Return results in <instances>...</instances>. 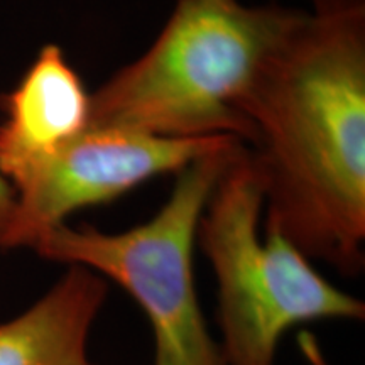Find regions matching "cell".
Returning <instances> with one entry per match:
<instances>
[{
  "mask_svg": "<svg viewBox=\"0 0 365 365\" xmlns=\"http://www.w3.org/2000/svg\"><path fill=\"white\" fill-rule=\"evenodd\" d=\"M242 105L266 232L344 276L365 266V0H309Z\"/></svg>",
  "mask_w": 365,
  "mask_h": 365,
  "instance_id": "cell-1",
  "label": "cell"
},
{
  "mask_svg": "<svg viewBox=\"0 0 365 365\" xmlns=\"http://www.w3.org/2000/svg\"><path fill=\"white\" fill-rule=\"evenodd\" d=\"M303 9L240 0H178L143 56L90 95L88 129L242 144V105Z\"/></svg>",
  "mask_w": 365,
  "mask_h": 365,
  "instance_id": "cell-2",
  "label": "cell"
},
{
  "mask_svg": "<svg viewBox=\"0 0 365 365\" xmlns=\"http://www.w3.org/2000/svg\"><path fill=\"white\" fill-rule=\"evenodd\" d=\"M264 191L242 144L212 191L196 244L217 277L225 365H276L291 328L322 319L362 322V299L345 293L276 232L261 235Z\"/></svg>",
  "mask_w": 365,
  "mask_h": 365,
  "instance_id": "cell-3",
  "label": "cell"
},
{
  "mask_svg": "<svg viewBox=\"0 0 365 365\" xmlns=\"http://www.w3.org/2000/svg\"><path fill=\"white\" fill-rule=\"evenodd\" d=\"M240 145L232 140L181 170L168 202L140 225L107 234L63 223L33 247L49 261L90 269L132 296L153 331V365H225L196 293L193 254L203 210Z\"/></svg>",
  "mask_w": 365,
  "mask_h": 365,
  "instance_id": "cell-4",
  "label": "cell"
},
{
  "mask_svg": "<svg viewBox=\"0 0 365 365\" xmlns=\"http://www.w3.org/2000/svg\"><path fill=\"white\" fill-rule=\"evenodd\" d=\"M235 137L173 139L86 129L14 186L16 213L6 249L34 247L66 217L129 193L150 178L180 173Z\"/></svg>",
  "mask_w": 365,
  "mask_h": 365,
  "instance_id": "cell-5",
  "label": "cell"
},
{
  "mask_svg": "<svg viewBox=\"0 0 365 365\" xmlns=\"http://www.w3.org/2000/svg\"><path fill=\"white\" fill-rule=\"evenodd\" d=\"M0 108V175L14 188L88 129L90 93L63 49L46 44Z\"/></svg>",
  "mask_w": 365,
  "mask_h": 365,
  "instance_id": "cell-6",
  "label": "cell"
},
{
  "mask_svg": "<svg viewBox=\"0 0 365 365\" xmlns=\"http://www.w3.org/2000/svg\"><path fill=\"white\" fill-rule=\"evenodd\" d=\"M108 284L90 269L70 266L31 308L0 325V365H80L88 360L91 328Z\"/></svg>",
  "mask_w": 365,
  "mask_h": 365,
  "instance_id": "cell-7",
  "label": "cell"
},
{
  "mask_svg": "<svg viewBox=\"0 0 365 365\" xmlns=\"http://www.w3.org/2000/svg\"><path fill=\"white\" fill-rule=\"evenodd\" d=\"M14 213H16V191L11 182L0 175V249H6Z\"/></svg>",
  "mask_w": 365,
  "mask_h": 365,
  "instance_id": "cell-8",
  "label": "cell"
},
{
  "mask_svg": "<svg viewBox=\"0 0 365 365\" xmlns=\"http://www.w3.org/2000/svg\"><path fill=\"white\" fill-rule=\"evenodd\" d=\"M298 346H299L301 355H303L308 365H331L325 352H323L318 339L312 331H307V330L299 331Z\"/></svg>",
  "mask_w": 365,
  "mask_h": 365,
  "instance_id": "cell-9",
  "label": "cell"
},
{
  "mask_svg": "<svg viewBox=\"0 0 365 365\" xmlns=\"http://www.w3.org/2000/svg\"><path fill=\"white\" fill-rule=\"evenodd\" d=\"M80 365H93V364H90L88 360H86V362H83V364H80Z\"/></svg>",
  "mask_w": 365,
  "mask_h": 365,
  "instance_id": "cell-10",
  "label": "cell"
}]
</instances>
